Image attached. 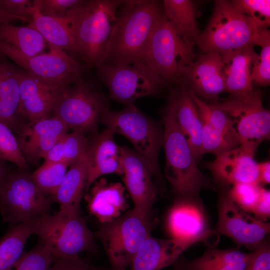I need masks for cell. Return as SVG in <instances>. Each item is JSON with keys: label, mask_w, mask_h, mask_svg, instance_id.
Listing matches in <instances>:
<instances>
[{"label": "cell", "mask_w": 270, "mask_h": 270, "mask_svg": "<svg viewBox=\"0 0 270 270\" xmlns=\"http://www.w3.org/2000/svg\"><path fill=\"white\" fill-rule=\"evenodd\" d=\"M125 190L120 182H109L104 178L96 182L85 196L89 212L102 224L119 217L128 206Z\"/></svg>", "instance_id": "cell-22"}, {"label": "cell", "mask_w": 270, "mask_h": 270, "mask_svg": "<svg viewBox=\"0 0 270 270\" xmlns=\"http://www.w3.org/2000/svg\"><path fill=\"white\" fill-rule=\"evenodd\" d=\"M34 234H37L54 256H79L95 250L94 234L80 216L60 211L45 214L35 218Z\"/></svg>", "instance_id": "cell-7"}, {"label": "cell", "mask_w": 270, "mask_h": 270, "mask_svg": "<svg viewBox=\"0 0 270 270\" xmlns=\"http://www.w3.org/2000/svg\"><path fill=\"white\" fill-rule=\"evenodd\" d=\"M88 144L85 133L74 130L64 134L43 158L44 162H64L71 166L85 154Z\"/></svg>", "instance_id": "cell-32"}, {"label": "cell", "mask_w": 270, "mask_h": 270, "mask_svg": "<svg viewBox=\"0 0 270 270\" xmlns=\"http://www.w3.org/2000/svg\"><path fill=\"white\" fill-rule=\"evenodd\" d=\"M220 54L226 92L231 96H234L252 91L254 90L252 70L259 56L254 46Z\"/></svg>", "instance_id": "cell-21"}, {"label": "cell", "mask_w": 270, "mask_h": 270, "mask_svg": "<svg viewBox=\"0 0 270 270\" xmlns=\"http://www.w3.org/2000/svg\"><path fill=\"white\" fill-rule=\"evenodd\" d=\"M252 213L255 218L266 222L270 215V192L263 188H262L259 200Z\"/></svg>", "instance_id": "cell-46"}, {"label": "cell", "mask_w": 270, "mask_h": 270, "mask_svg": "<svg viewBox=\"0 0 270 270\" xmlns=\"http://www.w3.org/2000/svg\"><path fill=\"white\" fill-rule=\"evenodd\" d=\"M255 152L241 146L226 151L206 164L216 180L224 184H259Z\"/></svg>", "instance_id": "cell-18"}, {"label": "cell", "mask_w": 270, "mask_h": 270, "mask_svg": "<svg viewBox=\"0 0 270 270\" xmlns=\"http://www.w3.org/2000/svg\"><path fill=\"white\" fill-rule=\"evenodd\" d=\"M194 98L202 123L239 142L232 120L226 112L220 108L218 102L208 104L198 97L195 92Z\"/></svg>", "instance_id": "cell-33"}, {"label": "cell", "mask_w": 270, "mask_h": 270, "mask_svg": "<svg viewBox=\"0 0 270 270\" xmlns=\"http://www.w3.org/2000/svg\"><path fill=\"white\" fill-rule=\"evenodd\" d=\"M218 212L217 232L231 238L238 246L254 249L270 232L268 222L252 216L240 208L228 194L220 198Z\"/></svg>", "instance_id": "cell-15"}, {"label": "cell", "mask_w": 270, "mask_h": 270, "mask_svg": "<svg viewBox=\"0 0 270 270\" xmlns=\"http://www.w3.org/2000/svg\"><path fill=\"white\" fill-rule=\"evenodd\" d=\"M230 2L260 28L270 24V0H234Z\"/></svg>", "instance_id": "cell-39"}, {"label": "cell", "mask_w": 270, "mask_h": 270, "mask_svg": "<svg viewBox=\"0 0 270 270\" xmlns=\"http://www.w3.org/2000/svg\"><path fill=\"white\" fill-rule=\"evenodd\" d=\"M167 223L173 238L212 234L207 229L204 212L197 202L177 199L168 212Z\"/></svg>", "instance_id": "cell-24"}, {"label": "cell", "mask_w": 270, "mask_h": 270, "mask_svg": "<svg viewBox=\"0 0 270 270\" xmlns=\"http://www.w3.org/2000/svg\"><path fill=\"white\" fill-rule=\"evenodd\" d=\"M244 270H270V248L267 242L264 240L254 249Z\"/></svg>", "instance_id": "cell-45"}, {"label": "cell", "mask_w": 270, "mask_h": 270, "mask_svg": "<svg viewBox=\"0 0 270 270\" xmlns=\"http://www.w3.org/2000/svg\"><path fill=\"white\" fill-rule=\"evenodd\" d=\"M50 270H109L94 266L82 259L79 256H54Z\"/></svg>", "instance_id": "cell-44"}, {"label": "cell", "mask_w": 270, "mask_h": 270, "mask_svg": "<svg viewBox=\"0 0 270 270\" xmlns=\"http://www.w3.org/2000/svg\"><path fill=\"white\" fill-rule=\"evenodd\" d=\"M68 165L64 162L44 163L30 174L32 180L44 194L55 195L66 172Z\"/></svg>", "instance_id": "cell-34"}, {"label": "cell", "mask_w": 270, "mask_h": 270, "mask_svg": "<svg viewBox=\"0 0 270 270\" xmlns=\"http://www.w3.org/2000/svg\"><path fill=\"white\" fill-rule=\"evenodd\" d=\"M211 236L160 239L150 234L140 245L128 270H160L174 264L194 243L205 242Z\"/></svg>", "instance_id": "cell-16"}, {"label": "cell", "mask_w": 270, "mask_h": 270, "mask_svg": "<svg viewBox=\"0 0 270 270\" xmlns=\"http://www.w3.org/2000/svg\"><path fill=\"white\" fill-rule=\"evenodd\" d=\"M54 256L41 240L32 250L23 252L8 270H50Z\"/></svg>", "instance_id": "cell-37"}, {"label": "cell", "mask_w": 270, "mask_h": 270, "mask_svg": "<svg viewBox=\"0 0 270 270\" xmlns=\"http://www.w3.org/2000/svg\"><path fill=\"white\" fill-rule=\"evenodd\" d=\"M194 45L184 40L162 14L143 62L166 84H177L185 68L194 61Z\"/></svg>", "instance_id": "cell-6"}, {"label": "cell", "mask_w": 270, "mask_h": 270, "mask_svg": "<svg viewBox=\"0 0 270 270\" xmlns=\"http://www.w3.org/2000/svg\"><path fill=\"white\" fill-rule=\"evenodd\" d=\"M106 128L126 138L135 151L159 171L158 156L163 134L150 118L134 104L119 111L108 110L100 120Z\"/></svg>", "instance_id": "cell-13"}, {"label": "cell", "mask_w": 270, "mask_h": 270, "mask_svg": "<svg viewBox=\"0 0 270 270\" xmlns=\"http://www.w3.org/2000/svg\"><path fill=\"white\" fill-rule=\"evenodd\" d=\"M19 70L0 57V122L12 131L18 130L20 122L18 106Z\"/></svg>", "instance_id": "cell-26"}, {"label": "cell", "mask_w": 270, "mask_h": 270, "mask_svg": "<svg viewBox=\"0 0 270 270\" xmlns=\"http://www.w3.org/2000/svg\"><path fill=\"white\" fill-rule=\"evenodd\" d=\"M114 133L106 128L88 142L86 158L88 190L100 176L108 174H122V146L114 139Z\"/></svg>", "instance_id": "cell-19"}, {"label": "cell", "mask_w": 270, "mask_h": 270, "mask_svg": "<svg viewBox=\"0 0 270 270\" xmlns=\"http://www.w3.org/2000/svg\"><path fill=\"white\" fill-rule=\"evenodd\" d=\"M64 135L56 136L17 138V140L21 152L26 160L36 162L40 158H44Z\"/></svg>", "instance_id": "cell-40"}, {"label": "cell", "mask_w": 270, "mask_h": 270, "mask_svg": "<svg viewBox=\"0 0 270 270\" xmlns=\"http://www.w3.org/2000/svg\"><path fill=\"white\" fill-rule=\"evenodd\" d=\"M258 180L259 184H268L270 182V161L258 163Z\"/></svg>", "instance_id": "cell-47"}, {"label": "cell", "mask_w": 270, "mask_h": 270, "mask_svg": "<svg viewBox=\"0 0 270 270\" xmlns=\"http://www.w3.org/2000/svg\"><path fill=\"white\" fill-rule=\"evenodd\" d=\"M0 40L29 56L44 52L48 46L47 42L35 29L28 26H15L10 22H0Z\"/></svg>", "instance_id": "cell-30"}, {"label": "cell", "mask_w": 270, "mask_h": 270, "mask_svg": "<svg viewBox=\"0 0 270 270\" xmlns=\"http://www.w3.org/2000/svg\"><path fill=\"white\" fill-rule=\"evenodd\" d=\"M179 82L204 98L216 99L226 92L222 55L204 53L185 68Z\"/></svg>", "instance_id": "cell-17"}, {"label": "cell", "mask_w": 270, "mask_h": 270, "mask_svg": "<svg viewBox=\"0 0 270 270\" xmlns=\"http://www.w3.org/2000/svg\"><path fill=\"white\" fill-rule=\"evenodd\" d=\"M20 116L29 122L50 116L60 92L27 71H19Z\"/></svg>", "instance_id": "cell-20"}, {"label": "cell", "mask_w": 270, "mask_h": 270, "mask_svg": "<svg viewBox=\"0 0 270 270\" xmlns=\"http://www.w3.org/2000/svg\"><path fill=\"white\" fill-rule=\"evenodd\" d=\"M68 130L66 124L54 116L22 124L18 130L16 138L62 136Z\"/></svg>", "instance_id": "cell-35"}, {"label": "cell", "mask_w": 270, "mask_h": 270, "mask_svg": "<svg viewBox=\"0 0 270 270\" xmlns=\"http://www.w3.org/2000/svg\"><path fill=\"white\" fill-rule=\"evenodd\" d=\"M80 0H34V6L41 14L52 16H62Z\"/></svg>", "instance_id": "cell-42"}, {"label": "cell", "mask_w": 270, "mask_h": 270, "mask_svg": "<svg viewBox=\"0 0 270 270\" xmlns=\"http://www.w3.org/2000/svg\"><path fill=\"white\" fill-rule=\"evenodd\" d=\"M106 49V62L144 61L154 30L162 15L154 0H124Z\"/></svg>", "instance_id": "cell-1"}, {"label": "cell", "mask_w": 270, "mask_h": 270, "mask_svg": "<svg viewBox=\"0 0 270 270\" xmlns=\"http://www.w3.org/2000/svg\"><path fill=\"white\" fill-rule=\"evenodd\" d=\"M18 20L24 22L22 18L10 15L0 8V22H10L11 20Z\"/></svg>", "instance_id": "cell-49"}, {"label": "cell", "mask_w": 270, "mask_h": 270, "mask_svg": "<svg viewBox=\"0 0 270 270\" xmlns=\"http://www.w3.org/2000/svg\"><path fill=\"white\" fill-rule=\"evenodd\" d=\"M6 162L0 158V189L11 172Z\"/></svg>", "instance_id": "cell-48"}, {"label": "cell", "mask_w": 270, "mask_h": 270, "mask_svg": "<svg viewBox=\"0 0 270 270\" xmlns=\"http://www.w3.org/2000/svg\"><path fill=\"white\" fill-rule=\"evenodd\" d=\"M50 204L26 170L11 172L0 189L3 222L12 226L48 213Z\"/></svg>", "instance_id": "cell-11"}, {"label": "cell", "mask_w": 270, "mask_h": 270, "mask_svg": "<svg viewBox=\"0 0 270 270\" xmlns=\"http://www.w3.org/2000/svg\"><path fill=\"white\" fill-rule=\"evenodd\" d=\"M218 104L232 120L240 146L255 152L261 142L270 138V112L262 105L260 90L231 96Z\"/></svg>", "instance_id": "cell-12"}, {"label": "cell", "mask_w": 270, "mask_h": 270, "mask_svg": "<svg viewBox=\"0 0 270 270\" xmlns=\"http://www.w3.org/2000/svg\"><path fill=\"white\" fill-rule=\"evenodd\" d=\"M35 218L12 226L0 240V270H8L22 256L28 238L34 234Z\"/></svg>", "instance_id": "cell-31"}, {"label": "cell", "mask_w": 270, "mask_h": 270, "mask_svg": "<svg viewBox=\"0 0 270 270\" xmlns=\"http://www.w3.org/2000/svg\"><path fill=\"white\" fill-rule=\"evenodd\" d=\"M255 45L261 47V52L254 66L252 82L260 86H268L270 84V31L268 28L260 30Z\"/></svg>", "instance_id": "cell-36"}, {"label": "cell", "mask_w": 270, "mask_h": 270, "mask_svg": "<svg viewBox=\"0 0 270 270\" xmlns=\"http://www.w3.org/2000/svg\"><path fill=\"white\" fill-rule=\"evenodd\" d=\"M28 26L37 30L48 44L76 54L74 38L64 16H45L40 14L36 8L32 20Z\"/></svg>", "instance_id": "cell-29"}, {"label": "cell", "mask_w": 270, "mask_h": 270, "mask_svg": "<svg viewBox=\"0 0 270 270\" xmlns=\"http://www.w3.org/2000/svg\"><path fill=\"white\" fill-rule=\"evenodd\" d=\"M261 29L230 1L218 0L196 44L204 53L222 54L254 46Z\"/></svg>", "instance_id": "cell-4"}, {"label": "cell", "mask_w": 270, "mask_h": 270, "mask_svg": "<svg viewBox=\"0 0 270 270\" xmlns=\"http://www.w3.org/2000/svg\"><path fill=\"white\" fill-rule=\"evenodd\" d=\"M0 158L15 164L20 170H26V160L23 156L16 136L6 124L0 122Z\"/></svg>", "instance_id": "cell-38"}, {"label": "cell", "mask_w": 270, "mask_h": 270, "mask_svg": "<svg viewBox=\"0 0 270 270\" xmlns=\"http://www.w3.org/2000/svg\"><path fill=\"white\" fill-rule=\"evenodd\" d=\"M53 198L60 206V211L80 216V204L84 192L88 190V170L85 154L72 164Z\"/></svg>", "instance_id": "cell-25"}, {"label": "cell", "mask_w": 270, "mask_h": 270, "mask_svg": "<svg viewBox=\"0 0 270 270\" xmlns=\"http://www.w3.org/2000/svg\"><path fill=\"white\" fill-rule=\"evenodd\" d=\"M98 78L107 86L110 98L126 106L138 98L156 95L166 83L143 61L131 64H100Z\"/></svg>", "instance_id": "cell-10"}, {"label": "cell", "mask_w": 270, "mask_h": 270, "mask_svg": "<svg viewBox=\"0 0 270 270\" xmlns=\"http://www.w3.org/2000/svg\"><path fill=\"white\" fill-rule=\"evenodd\" d=\"M155 220L152 214L132 208L102 224L94 234L102 242L112 270H128L140 245L150 234Z\"/></svg>", "instance_id": "cell-5"}, {"label": "cell", "mask_w": 270, "mask_h": 270, "mask_svg": "<svg viewBox=\"0 0 270 270\" xmlns=\"http://www.w3.org/2000/svg\"><path fill=\"white\" fill-rule=\"evenodd\" d=\"M48 47V52L29 56L0 40V54L61 92L82 78L84 68L60 48L50 44Z\"/></svg>", "instance_id": "cell-8"}, {"label": "cell", "mask_w": 270, "mask_h": 270, "mask_svg": "<svg viewBox=\"0 0 270 270\" xmlns=\"http://www.w3.org/2000/svg\"><path fill=\"white\" fill-rule=\"evenodd\" d=\"M124 0H82L64 15L79 56L89 66L106 62V49Z\"/></svg>", "instance_id": "cell-2"}, {"label": "cell", "mask_w": 270, "mask_h": 270, "mask_svg": "<svg viewBox=\"0 0 270 270\" xmlns=\"http://www.w3.org/2000/svg\"><path fill=\"white\" fill-rule=\"evenodd\" d=\"M232 186L228 194L230 199L244 212L252 213L260 197L262 187L259 184L244 183Z\"/></svg>", "instance_id": "cell-41"}, {"label": "cell", "mask_w": 270, "mask_h": 270, "mask_svg": "<svg viewBox=\"0 0 270 270\" xmlns=\"http://www.w3.org/2000/svg\"><path fill=\"white\" fill-rule=\"evenodd\" d=\"M0 8L29 23L36 12L33 1L29 0H0Z\"/></svg>", "instance_id": "cell-43"}, {"label": "cell", "mask_w": 270, "mask_h": 270, "mask_svg": "<svg viewBox=\"0 0 270 270\" xmlns=\"http://www.w3.org/2000/svg\"><path fill=\"white\" fill-rule=\"evenodd\" d=\"M108 108L106 95L82 78L58 94L52 112L68 129L86 133L95 130Z\"/></svg>", "instance_id": "cell-9"}, {"label": "cell", "mask_w": 270, "mask_h": 270, "mask_svg": "<svg viewBox=\"0 0 270 270\" xmlns=\"http://www.w3.org/2000/svg\"><path fill=\"white\" fill-rule=\"evenodd\" d=\"M162 14L186 41L196 44L200 31L196 22V10L190 0H164Z\"/></svg>", "instance_id": "cell-28"}, {"label": "cell", "mask_w": 270, "mask_h": 270, "mask_svg": "<svg viewBox=\"0 0 270 270\" xmlns=\"http://www.w3.org/2000/svg\"><path fill=\"white\" fill-rule=\"evenodd\" d=\"M252 252L244 253L236 249H208L201 256L178 264V270H244Z\"/></svg>", "instance_id": "cell-27"}, {"label": "cell", "mask_w": 270, "mask_h": 270, "mask_svg": "<svg viewBox=\"0 0 270 270\" xmlns=\"http://www.w3.org/2000/svg\"><path fill=\"white\" fill-rule=\"evenodd\" d=\"M173 89L176 120L198 162L203 156L202 150V123L194 98V92L180 82L176 84Z\"/></svg>", "instance_id": "cell-23"}, {"label": "cell", "mask_w": 270, "mask_h": 270, "mask_svg": "<svg viewBox=\"0 0 270 270\" xmlns=\"http://www.w3.org/2000/svg\"><path fill=\"white\" fill-rule=\"evenodd\" d=\"M123 181L134 204V208L152 214V208L157 196L152 176H160V171L135 150L122 146Z\"/></svg>", "instance_id": "cell-14"}, {"label": "cell", "mask_w": 270, "mask_h": 270, "mask_svg": "<svg viewBox=\"0 0 270 270\" xmlns=\"http://www.w3.org/2000/svg\"><path fill=\"white\" fill-rule=\"evenodd\" d=\"M162 118L166 178L178 200L200 202V192L208 186V180L198 169L187 140L178 124L174 89L168 98Z\"/></svg>", "instance_id": "cell-3"}]
</instances>
